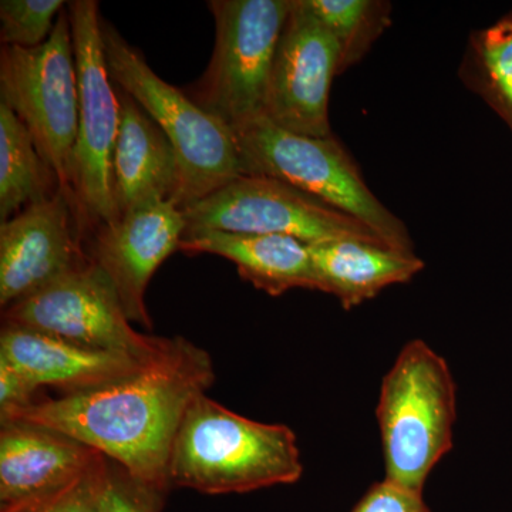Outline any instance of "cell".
Here are the masks:
<instances>
[{
    "instance_id": "1",
    "label": "cell",
    "mask_w": 512,
    "mask_h": 512,
    "mask_svg": "<svg viewBox=\"0 0 512 512\" xmlns=\"http://www.w3.org/2000/svg\"><path fill=\"white\" fill-rule=\"evenodd\" d=\"M214 380L210 353L174 336L133 375L86 392L39 397L9 421L67 434L168 494V464L178 427L190 404Z\"/></svg>"
},
{
    "instance_id": "2",
    "label": "cell",
    "mask_w": 512,
    "mask_h": 512,
    "mask_svg": "<svg viewBox=\"0 0 512 512\" xmlns=\"http://www.w3.org/2000/svg\"><path fill=\"white\" fill-rule=\"evenodd\" d=\"M302 474L291 427L248 419L205 393L185 412L168 464L171 488L210 495L295 484Z\"/></svg>"
},
{
    "instance_id": "3",
    "label": "cell",
    "mask_w": 512,
    "mask_h": 512,
    "mask_svg": "<svg viewBox=\"0 0 512 512\" xmlns=\"http://www.w3.org/2000/svg\"><path fill=\"white\" fill-rule=\"evenodd\" d=\"M376 417L384 478L423 493L454 446L457 386L446 359L424 340H410L383 377Z\"/></svg>"
},
{
    "instance_id": "4",
    "label": "cell",
    "mask_w": 512,
    "mask_h": 512,
    "mask_svg": "<svg viewBox=\"0 0 512 512\" xmlns=\"http://www.w3.org/2000/svg\"><path fill=\"white\" fill-rule=\"evenodd\" d=\"M231 131L241 174L284 181L363 222L387 247L416 254L406 224L367 187L355 160L335 137L289 133L265 116Z\"/></svg>"
},
{
    "instance_id": "5",
    "label": "cell",
    "mask_w": 512,
    "mask_h": 512,
    "mask_svg": "<svg viewBox=\"0 0 512 512\" xmlns=\"http://www.w3.org/2000/svg\"><path fill=\"white\" fill-rule=\"evenodd\" d=\"M111 80L130 94L173 144L180 163V210L241 175L231 128L201 109L187 93L164 82L106 20H101Z\"/></svg>"
},
{
    "instance_id": "6",
    "label": "cell",
    "mask_w": 512,
    "mask_h": 512,
    "mask_svg": "<svg viewBox=\"0 0 512 512\" xmlns=\"http://www.w3.org/2000/svg\"><path fill=\"white\" fill-rule=\"evenodd\" d=\"M67 10L79 76V133L73 153L70 194L86 241L94 229L117 221L113 157L121 107L104 56L99 3L74 0Z\"/></svg>"
},
{
    "instance_id": "7",
    "label": "cell",
    "mask_w": 512,
    "mask_h": 512,
    "mask_svg": "<svg viewBox=\"0 0 512 512\" xmlns=\"http://www.w3.org/2000/svg\"><path fill=\"white\" fill-rule=\"evenodd\" d=\"M214 53L188 96L229 128L264 116L266 90L292 0H212Z\"/></svg>"
},
{
    "instance_id": "8",
    "label": "cell",
    "mask_w": 512,
    "mask_h": 512,
    "mask_svg": "<svg viewBox=\"0 0 512 512\" xmlns=\"http://www.w3.org/2000/svg\"><path fill=\"white\" fill-rule=\"evenodd\" d=\"M0 101L23 121L40 156L70 194L79 133V76L69 10L63 9L52 35L33 49L2 46ZM74 202V201H73Z\"/></svg>"
},
{
    "instance_id": "9",
    "label": "cell",
    "mask_w": 512,
    "mask_h": 512,
    "mask_svg": "<svg viewBox=\"0 0 512 512\" xmlns=\"http://www.w3.org/2000/svg\"><path fill=\"white\" fill-rule=\"evenodd\" d=\"M187 231L288 235L308 245L355 239L384 245L372 228L284 181L238 175L183 208ZM390 248V247H389Z\"/></svg>"
},
{
    "instance_id": "10",
    "label": "cell",
    "mask_w": 512,
    "mask_h": 512,
    "mask_svg": "<svg viewBox=\"0 0 512 512\" xmlns=\"http://www.w3.org/2000/svg\"><path fill=\"white\" fill-rule=\"evenodd\" d=\"M3 323L52 333L89 348L147 360L167 338L131 326L116 288L92 259L45 289L3 309Z\"/></svg>"
},
{
    "instance_id": "11",
    "label": "cell",
    "mask_w": 512,
    "mask_h": 512,
    "mask_svg": "<svg viewBox=\"0 0 512 512\" xmlns=\"http://www.w3.org/2000/svg\"><path fill=\"white\" fill-rule=\"evenodd\" d=\"M336 76L339 47L335 39L305 0H292L272 64L264 116L289 133L332 137L329 94Z\"/></svg>"
},
{
    "instance_id": "12",
    "label": "cell",
    "mask_w": 512,
    "mask_h": 512,
    "mask_svg": "<svg viewBox=\"0 0 512 512\" xmlns=\"http://www.w3.org/2000/svg\"><path fill=\"white\" fill-rule=\"evenodd\" d=\"M72 197L60 190L0 224V306L29 298L90 261Z\"/></svg>"
},
{
    "instance_id": "13",
    "label": "cell",
    "mask_w": 512,
    "mask_h": 512,
    "mask_svg": "<svg viewBox=\"0 0 512 512\" xmlns=\"http://www.w3.org/2000/svg\"><path fill=\"white\" fill-rule=\"evenodd\" d=\"M187 222L173 201H157L94 229L87 254L116 288L131 322L151 328L146 306L150 279L173 252L180 251Z\"/></svg>"
},
{
    "instance_id": "14",
    "label": "cell",
    "mask_w": 512,
    "mask_h": 512,
    "mask_svg": "<svg viewBox=\"0 0 512 512\" xmlns=\"http://www.w3.org/2000/svg\"><path fill=\"white\" fill-rule=\"evenodd\" d=\"M99 451L49 427L0 424V512L63 490L83 476Z\"/></svg>"
},
{
    "instance_id": "15",
    "label": "cell",
    "mask_w": 512,
    "mask_h": 512,
    "mask_svg": "<svg viewBox=\"0 0 512 512\" xmlns=\"http://www.w3.org/2000/svg\"><path fill=\"white\" fill-rule=\"evenodd\" d=\"M0 359L37 389L49 386L69 394L133 375L151 357L143 360L127 353L106 352L42 330L2 323Z\"/></svg>"
},
{
    "instance_id": "16",
    "label": "cell",
    "mask_w": 512,
    "mask_h": 512,
    "mask_svg": "<svg viewBox=\"0 0 512 512\" xmlns=\"http://www.w3.org/2000/svg\"><path fill=\"white\" fill-rule=\"evenodd\" d=\"M117 93L121 120L113 157V194L119 221L153 202L175 204L181 175L177 153L164 131L130 94L120 87Z\"/></svg>"
},
{
    "instance_id": "17",
    "label": "cell",
    "mask_w": 512,
    "mask_h": 512,
    "mask_svg": "<svg viewBox=\"0 0 512 512\" xmlns=\"http://www.w3.org/2000/svg\"><path fill=\"white\" fill-rule=\"evenodd\" d=\"M180 251L222 256L237 265L244 281L271 296L295 288L318 291L309 245L288 235L192 232L184 235Z\"/></svg>"
},
{
    "instance_id": "18",
    "label": "cell",
    "mask_w": 512,
    "mask_h": 512,
    "mask_svg": "<svg viewBox=\"0 0 512 512\" xmlns=\"http://www.w3.org/2000/svg\"><path fill=\"white\" fill-rule=\"evenodd\" d=\"M318 291L339 299L350 311L392 285L407 284L424 269L416 254L355 239L309 245Z\"/></svg>"
},
{
    "instance_id": "19",
    "label": "cell",
    "mask_w": 512,
    "mask_h": 512,
    "mask_svg": "<svg viewBox=\"0 0 512 512\" xmlns=\"http://www.w3.org/2000/svg\"><path fill=\"white\" fill-rule=\"evenodd\" d=\"M62 190L56 171L40 156L35 140L8 104L0 101V221L49 200Z\"/></svg>"
},
{
    "instance_id": "20",
    "label": "cell",
    "mask_w": 512,
    "mask_h": 512,
    "mask_svg": "<svg viewBox=\"0 0 512 512\" xmlns=\"http://www.w3.org/2000/svg\"><path fill=\"white\" fill-rule=\"evenodd\" d=\"M458 76L512 133V10L493 25L471 33Z\"/></svg>"
},
{
    "instance_id": "21",
    "label": "cell",
    "mask_w": 512,
    "mask_h": 512,
    "mask_svg": "<svg viewBox=\"0 0 512 512\" xmlns=\"http://www.w3.org/2000/svg\"><path fill=\"white\" fill-rule=\"evenodd\" d=\"M339 47V76L365 59L392 25V3L382 0H305Z\"/></svg>"
},
{
    "instance_id": "22",
    "label": "cell",
    "mask_w": 512,
    "mask_h": 512,
    "mask_svg": "<svg viewBox=\"0 0 512 512\" xmlns=\"http://www.w3.org/2000/svg\"><path fill=\"white\" fill-rule=\"evenodd\" d=\"M64 5L62 0H2L0 42L23 49L43 45L52 35Z\"/></svg>"
},
{
    "instance_id": "23",
    "label": "cell",
    "mask_w": 512,
    "mask_h": 512,
    "mask_svg": "<svg viewBox=\"0 0 512 512\" xmlns=\"http://www.w3.org/2000/svg\"><path fill=\"white\" fill-rule=\"evenodd\" d=\"M167 494L154 490L107 458L99 512H161Z\"/></svg>"
},
{
    "instance_id": "24",
    "label": "cell",
    "mask_w": 512,
    "mask_h": 512,
    "mask_svg": "<svg viewBox=\"0 0 512 512\" xmlns=\"http://www.w3.org/2000/svg\"><path fill=\"white\" fill-rule=\"evenodd\" d=\"M106 464L107 457L100 453L92 467L63 490L35 503L3 512H99Z\"/></svg>"
},
{
    "instance_id": "25",
    "label": "cell",
    "mask_w": 512,
    "mask_h": 512,
    "mask_svg": "<svg viewBox=\"0 0 512 512\" xmlns=\"http://www.w3.org/2000/svg\"><path fill=\"white\" fill-rule=\"evenodd\" d=\"M352 512H431L423 493L402 487L384 478L363 495Z\"/></svg>"
},
{
    "instance_id": "26",
    "label": "cell",
    "mask_w": 512,
    "mask_h": 512,
    "mask_svg": "<svg viewBox=\"0 0 512 512\" xmlns=\"http://www.w3.org/2000/svg\"><path fill=\"white\" fill-rule=\"evenodd\" d=\"M39 389L20 375L15 367L0 359V424L12 420L39 399Z\"/></svg>"
}]
</instances>
